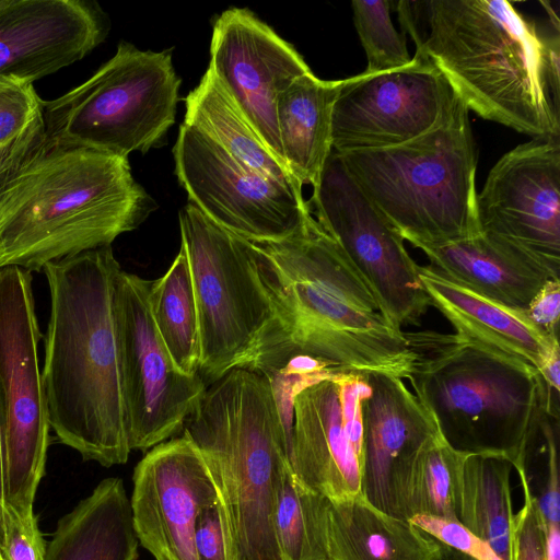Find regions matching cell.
<instances>
[{
	"mask_svg": "<svg viewBox=\"0 0 560 560\" xmlns=\"http://www.w3.org/2000/svg\"><path fill=\"white\" fill-rule=\"evenodd\" d=\"M42 371L48 422L84 460L125 464L128 443L114 296L121 271L110 246L49 262Z\"/></svg>",
	"mask_w": 560,
	"mask_h": 560,
	"instance_id": "cell-1",
	"label": "cell"
},
{
	"mask_svg": "<svg viewBox=\"0 0 560 560\" xmlns=\"http://www.w3.org/2000/svg\"><path fill=\"white\" fill-rule=\"evenodd\" d=\"M249 242L292 354L316 359L338 373L409 378L417 354L406 331L383 315L365 281L313 214L285 238Z\"/></svg>",
	"mask_w": 560,
	"mask_h": 560,
	"instance_id": "cell-2",
	"label": "cell"
},
{
	"mask_svg": "<svg viewBox=\"0 0 560 560\" xmlns=\"http://www.w3.org/2000/svg\"><path fill=\"white\" fill-rule=\"evenodd\" d=\"M416 54L445 77L468 110L533 138H560L541 36L505 0L398 2Z\"/></svg>",
	"mask_w": 560,
	"mask_h": 560,
	"instance_id": "cell-3",
	"label": "cell"
},
{
	"mask_svg": "<svg viewBox=\"0 0 560 560\" xmlns=\"http://www.w3.org/2000/svg\"><path fill=\"white\" fill-rule=\"evenodd\" d=\"M152 209L128 158L43 144L0 177V268L42 271L49 262L110 246Z\"/></svg>",
	"mask_w": 560,
	"mask_h": 560,
	"instance_id": "cell-4",
	"label": "cell"
},
{
	"mask_svg": "<svg viewBox=\"0 0 560 560\" xmlns=\"http://www.w3.org/2000/svg\"><path fill=\"white\" fill-rule=\"evenodd\" d=\"M417 354L409 376L413 394L454 450L505 456L527 464L559 395L533 366L456 334L406 331Z\"/></svg>",
	"mask_w": 560,
	"mask_h": 560,
	"instance_id": "cell-5",
	"label": "cell"
},
{
	"mask_svg": "<svg viewBox=\"0 0 560 560\" xmlns=\"http://www.w3.org/2000/svg\"><path fill=\"white\" fill-rule=\"evenodd\" d=\"M183 432L214 478L238 560H282L273 497L280 468L291 465L269 381L252 370L230 371L207 386Z\"/></svg>",
	"mask_w": 560,
	"mask_h": 560,
	"instance_id": "cell-6",
	"label": "cell"
},
{
	"mask_svg": "<svg viewBox=\"0 0 560 560\" xmlns=\"http://www.w3.org/2000/svg\"><path fill=\"white\" fill-rule=\"evenodd\" d=\"M467 107L451 113L409 142L339 153L370 201L415 247L480 233L477 217V147Z\"/></svg>",
	"mask_w": 560,
	"mask_h": 560,
	"instance_id": "cell-7",
	"label": "cell"
},
{
	"mask_svg": "<svg viewBox=\"0 0 560 560\" xmlns=\"http://www.w3.org/2000/svg\"><path fill=\"white\" fill-rule=\"evenodd\" d=\"M200 334L198 374L211 384L234 369L265 374L292 353L289 332L260 279L253 246L196 206L179 212Z\"/></svg>",
	"mask_w": 560,
	"mask_h": 560,
	"instance_id": "cell-8",
	"label": "cell"
},
{
	"mask_svg": "<svg viewBox=\"0 0 560 560\" xmlns=\"http://www.w3.org/2000/svg\"><path fill=\"white\" fill-rule=\"evenodd\" d=\"M179 85L170 50L144 51L121 42L85 82L43 101L44 144L121 158L145 153L175 122Z\"/></svg>",
	"mask_w": 560,
	"mask_h": 560,
	"instance_id": "cell-9",
	"label": "cell"
},
{
	"mask_svg": "<svg viewBox=\"0 0 560 560\" xmlns=\"http://www.w3.org/2000/svg\"><path fill=\"white\" fill-rule=\"evenodd\" d=\"M38 328L31 272L0 268V418L4 506L20 517L33 505L44 476L49 422L38 361Z\"/></svg>",
	"mask_w": 560,
	"mask_h": 560,
	"instance_id": "cell-10",
	"label": "cell"
},
{
	"mask_svg": "<svg viewBox=\"0 0 560 560\" xmlns=\"http://www.w3.org/2000/svg\"><path fill=\"white\" fill-rule=\"evenodd\" d=\"M308 209L337 243L396 327L416 325L430 306L419 265L404 238L370 201L331 150Z\"/></svg>",
	"mask_w": 560,
	"mask_h": 560,
	"instance_id": "cell-11",
	"label": "cell"
},
{
	"mask_svg": "<svg viewBox=\"0 0 560 560\" xmlns=\"http://www.w3.org/2000/svg\"><path fill=\"white\" fill-rule=\"evenodd\" d=\"M151 281L119 272L114 296L126 429L131 451H148L172 439L202 397L207 384L175 366L153 323Z\"/></svg>",
	"mask_w": 560,
	"mask_h": 560,
	"instance_id": "cell-12",
	"label": "cell"
},
{
	"mask_svg": "<svg viewBox=\"0 0 560 560\" xmlns=\"http://www.w3.org/2000/svg\"><path fill=\"white\" fill-rule=\"evenodd\" d=\"M173 155L175 174L190 203L245 240L285 238L312 215L302 190L240 163L187 122L179 128Z\"/></svg>",
	"mask_w": 560,
	"mask_h": 560,
	"instance_id": "cell-13",
	"label": "cell"
},
{
	"mask_svg": "<svg viewBox=\"0 0 560 560\" xmlns=\"http://www.w3.org/2000/svg\"><path fill=\"white\" fill-rule=\"evenodd\" d=\"M480 233L560 279V138H534L493 165L477 195Z\"/></svg>",
	"mask_w": 560,
	"mask_h": 560,
	"instance_id": "cell-14",
	"label": "cell"
},
{
	"mask_svg": "<svg viewBox=\"0 0 560 560\" xmlns=\"http://www.w3.org/2000/svg\"><path fill=\"white\" fill-rule=\"evenodd\" d=\"M456 98L442 72L418 54L404 68L347 78L332 106V150L409 142L441 124Z\"/></svg>",
	"mask_w": 560,
	"mask_h": 560,
	"instance_id": "cell-15",
	"label": "cell"
},
{
	"mask_svg": "<svg viewBox=\"0 0 560 560\" xmlns=\"http://www.w3.org/2000/svg\"><path fill=\"white\" fill-rule=\"evenodd\" d=\"M366 375L337 373L294 398L290 465L311 491L339 501L361 494Z\"/></svg>",
	"mask_w": 560,
	"mask_h": 560,
	"instance_id": "cell-16",
	"label": "cell"
},
{
	"mask_svg": "<svg viewBox=\"0 0 560 560\" xmlns=\"http://www.w3.org/2000/svg\"><path fill=\"white\" fill-rule=\"evenodd\" d=\"M130 500L139 544L155 560H197L195 533L202 510L220 500L214 478L183 432L152 447L137 464Z\"/></svg>",
	"mask_w": 560,
	"mask_h": 560,
	"instance_id": "cell-17",
	"label": "cell"
},
{
	"mask_svg": "<svg viewBox=\"0 0 560 560\" xmlns=\"http://www.w3.org/2000/svg\"><path fill=\"white\" fill-rule=\"evenodd\" d=\"M208 69L268 149L285 165L277 124V97L295 79L312 71L303 57L254 13L231 8L213 24Z\"/></svg>",
	"mask_w": 560,
	"mask_h": 560,
	"instance_id": "cell-18",
	"label": "cell"
},
{
	"mask_svg": "<svg viewBox=\"0 0 560 560\" xmlns=\"http://www.w3.org/2000/svg\"><path fill=\"white\" fill-rule=\"evenodd\" d=\"M366 378L371 392L362 402L361 495L384 513L408 520L410 474L421 451L441 434L401 378L386 374Z\"/></svg>",
	"mask_w": 560,
	"mask_h": 560,
	"instance_id": "cell-19",
	"label": "cell"
},
{
	"mask_svg": "<svg viewBox=\"0 0 560 560\" xmlns=\"http://www.w3.org/2000/svg\"><path fill=\"white\" fill-rule=\"evenodd\" d=\"M89 0H0V77L33 83L81 60L107 36Z\"/></svg>",
	"mask_w": 560,
	"mask_h": 560,
	"instance_id": "cell-20",
	"label": "cell"
},
{
	"mask_svg": "<svg viewBox=\"0 0 560 560\" xmlns=\"http://www.w3.org/2000/svg\"><path fill=\"white\" fill-rule=\"evenodd\" d=\"M422 287L454 334L539 373L560 351L559 336L539 327L525 310L487 298L428 266H419Z\"/></svg>",
	"mask_w": 560,
	"mask_h": 560,
	"instance_id": "cell-21",
	"label": "cell"
},
{
	"mask_svg": "<svg viewBox=\"0 0 560 560\" xmlns=\"http://www.w3.org/2000/svg\"><path fill=\"white\" fill-rule=\"evenodd\" d=\"M322 532L327 560H438V540L408 520L376 509L361 494L325 499Z\"/></svg>",
	"mask_w": 560,
	"mask_h": 560,
	"instance_id": "cell-22",
	"label": "cell"
},
{
	"mask_svg": "<svg viewBox=\"0 0 560 560\" xmlns=\"http://www.w3.org/2000/svg\"><path fill=\"white\" fill-rule=\"evenodd\" d=\"M429 266L450 279L503 304L525 310L550 278L482 233L418 247Z\"/></svg>",
	"mask_w": 560,
	"mask_h": 560,
	"instance_id": "cell-23",
	"label": "cell"
},
{
	"mask_svg": "<svg viewBox=\"0 0 560 560\" xmlns=\"http://www.w3.org/2000/svg\"><path fill=\"white\" fill-rule=\"evenodd\" d=\"M138 546L125 485L112 477L59 520L46 560H138Z\"/></svg>",
	"mask_w": 560,
	"mask_h": 560,
	"instance_id": "cell-24",
	"label": "cell"
},
{
	"mask_svg": "<svg viewBox=\"0 0 560 560\" xmlns=\"http://www.w3.org/2000/svg\"><path fill=\"white\" fill-rule=\"evenodd\" d=\"M342 80H323L312 71L277 97V124L283 161L303 186L318 183L332 150L331 114Z\"/></svg>",
	"mask_w": 560,
	"mask_h": 560,
	"instance_id": "cell-25",
	"label": "cell"
},
{
	"mask_svg": "<svg viewBox=\"0 0 560 560\" xmlns=\"http://www.w3.org/2000/svg\"><path fill=\"white\" fill-rule=\"evenodd\" d=\"M509 458L462 452L457 475V518L501 560H514V514Z\"/></svg>",
	"mask_w": 560,
	"mask_h": 560,
	"instance_id": "cell-26",
	"label": "cell"
},
{
	"mask_svg": "<svg viewBox=\"0 0 560 560\" xmlns=\"http://www.w3.org/2000/svg\"><path fill=\"white\" fill-rule=\"evenodd\" d=\"M185 120L255 172L302 190V185L268 149L210 69L185 100Z\"/></svg>",
	"mask_w": 560,
	"mask_h": 560,
	"instance_id": "cell-27",
	"label": "cell"
},
{
	"mask_svg": "<svg viewBox=\"0 0 560 560\" xmlns=\"http://www.w3.org/2000/svg\"><path fill=\"white\" fill-rule=\"evenodd\" d=\"M148 303L156 331L178 371L199 375V316L185 247L168 270L151 281Z\"/></svg>",
	"mask_w": 560,
	"mask_h": 560,
	"instance_id": "cell-28",
	"label": "cell"
},
{
	"mask_svg": "<svg viewBox=\"0 0 560 560\" xmlns=\"http://www.w3.org/2000/svg\"><path fill=\"white\" fill-rule=\"evenodd\" d=\"M324 501L325 497L296 480L289 465L280 468L272 522L282 560H327L322 532Z\"/></svg>",
	"mask_w": 560,
	"mask_h": 560,
	"instance_id": "cell-29",
	"label": "cell"
},
{
	"mask_svg": "<svg viewBox=\"0 0 560 560\" xmlns=\"http://www.w3.org/2000/svg\"><path fill=\"white\" fill-rule=\"evenodd\" d=\"M45 138L43 100L33 83L0 77V177L26 162Z\"/></svg>",
	"mask_w": 560,
	"mask_h": 560,
	"instance_id": "cell-30",
	"label": "cell"
},
{
	"mask_svg": "<svg viewBox=\"0 0 560 560\" xmlns=\"http://www.w3.org/2000/svg\"><path fill=\"white\" fill-rule=\"evenodd\" d=\"M462 452L438 436L421 451L410 474L406 492L408 520L427 514L457 518V475Z\"/></svg>",
	"mask_w": 560,
	"mask_h": 560,
	"instance_id": "cell-31",
	"label": "cell"
},
{
	"mask_svg": "<svg viewBox=\"0 0 560 560\" xmlns=\"http://www.w3.org/2000/svg\"><path fill=\"white\" fill-rule=\"evenodd\" d=\"M388 0H353V22L365 51V74H375L408 66L409 55L404 34L396 31Z\"/></svg>",
	"mask_w": 560,
	"mask_h": 560,
	"instance_id": "cell-32",
	"label": "cell"
},
{
	"mask_svg": "<svg viewBox=\"0 0 560 560\" xmlns=\"http://www.w3.org/2000/svg\"><path fill=\"white\" fill-rule=\"evenodd\" d=\"M197 560H238V552L223 501L202 510L196 526Z\"/></svg>",
	"mask_w": 560,
	"mask_h": 560,
	"instance_id": "cell-33",
	"label": "cell"
},
{
	"mask_svg": "<svg viewBox=\"0 0 560 560\" xmlns=\"http://www.w3.org/2000/svg\"><path fill=\"white\" fill-rule=\"evenodd\" d=\"M524 503L514 514V560H546L544 524L536 495L532 492L526 465L517 466Z\"/></svg>",
	"mask_w": 560,
	"mask_h": 560,
	"instance_id": "cell-34",
	"label": "cell"
},
{
	"mask_svg": "<svg viewBox=\"0 0 560 560\" xmlns=\"http://www.w3.org/2000/svg\"><path fill=\"white\" fill-rule=\"evenodd\" d=\"M408 521L439 542L475 560H501L483 540L458 521L427 514H416Z\"/></svg>",
	"mask_w": 560,
	"mask_h": 560,
	"instance_id": "cell-35",
	"label": "cell"
},
{
	"mask_svg": "<svg viewBox=\"0 0 560 560\" xmlns=\"http://www.w3.org/2000/svg\"><path fill=\"white\" fill-rule=\"evenodd\" d=\"M4 560H46V544L35 516L20 517L4 506V539L0 546Z\"/></svg>",
	"mask_w": 560,
	"mask_h": 560,
	"instance_id": "cell-36",
	"label": "cell"
},
{
	"mask_svg": "<svg viewBox=\"0 0 560 560\" xmlns=\"http://www.w3.org/2000/svg\"><path fill=\"white\" fill-rule=\"evenodd\" d=\"M526 312L548 334L559 336L560 279L547 280L530 301Z\"/></svg>",
	"mask_w": 560,
	"mask_h": 560,
	"instance_id": "cell-37",
	"label": "cell"
},
{
	"mask_svg": "<svg viewBox=\"0 0 560 560\" xmlns=\"http://www.w3.org/2000/svg\"><path fill=\"white\" fill-rule=\"evenodd\" d=\"M540 36L549 88L556 106L560 108V35L555 32Z\"/></svg>",
	"mask_w": 560,
	"mask_h": 560,
	"instance_id": "cell-38",
	"label": "cell"
},
{
	"mask_svg": "<svg viewBox=\"0 0 560 560\" xmlns=\"http://www.w3.org/2000/svg\"><path fill=\"white\" fill-rule=\"evenodd\" d=\"M544 535L546 560H560V524H544Z\"/></svg>",
	"mask_w": 560,
	"mask_h": 560,
	"instance_id": "cell-39",
	"label": "cell"
},
{
	"mask_svg": "<svg viewBox=\"0 0 560 560\" xmlns=\"http://www.w3.org/2000/svg\"><path fill=\"white\" fill-rule=\"evenodd\" d=\"M4 539V458L0 418V546Z\"/></svg>",
	"mask_w": 560,
	"mask_h": 560,
	"instance_id": "cell-40",
	"label": "cell"
},
{
	"mask_svg": "<svg viewBox=\"0 0 560 560\" xmlns=\"http://www.w3.org/2000/svg\"><path fill=\"white\" fill-rule=\"evenodd\" d=\"M0 560H4V559H3V556H2V553H1V548H0Z\"/></svg>",
	"mask_w": 560,
	"mask_h": 560,
	"instance_id": "cell-41",
	"label": "cell"
},
{
	"mask_svg": "<svg viewBox=\"0 0 560 560\" xmlns=\"http://www.w3.org/2000/svg\"><path fill=\"white\" fill-rule=\"evenodd\" d=\"M438 560H447V559H446V558H444V557H441V558H439Z\"/></svg>",
	"mask_w": 560,
	"mask_h": 560,
	"instance_id": "cell-42",
	"label": "cell"
}]
</instances>
